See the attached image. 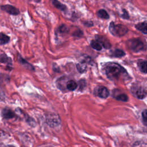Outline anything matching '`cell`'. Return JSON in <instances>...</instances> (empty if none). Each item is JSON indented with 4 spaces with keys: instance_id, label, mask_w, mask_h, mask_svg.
Instances as JSON below:
<instances>
[{
    "instance_id": "1",
    "label": "cell",
    "mask_w": 147,
    "mask_h": 147,
    "mask_svg": "<svg viewBox=\"0 0 147 147\" xmlns=\"http://www.w3.org/2000/svg\"><path fill=\"white\" fill-rule=\"evenodd\" d=\"M105 70L107 76L113 80L125 79L129 76L124 68L118 63L114 62H110L106 64Z\"/></svg>"
},
{
    "instance_id": "2",
    "label": "cell",
    "mask_w": 147,
    "mask_h": 147,
    "mask_svg": "<svg viewBox=\"0 0 147 147\" xmlns=\"http://www.w3.org/2000/svg\"><path fill=\"white\" fill-rule=\"evenodd\" d=\"M110 33L115 36L121 37L124 36L127 32V28L122 24H115L114 22H111L109 26Z\"/></svg>"
},
{
    "instance_id": "3",
    "label": "cell",
    "mask_w": 147,
    "mask_h": 147,
    "mask_svg": "<svg viewBox=\"0 0 147 147\" xmlns=\"http://www.w3.org/2000/svg\"><path fill=\"white\" fill-rule=\"evenodd\" d=\"M127 45L130 49L134 52H138L145 49V43L140 38H134L128 41Z\"/></svg>"
},
{
    "instance_id": "4",
    "label": "cell",
    "mask_w": 147,
    "mask_h": 147,
    "mask_svg": "<svg viewBox=\"0 0 147 147\" xmlns=\"http://www.w3.org/2000/svg\"><path fill=\"white\" fill-rule=\"evenodd\" d=\"M46 122L50 127H55L60 124L61 119L57 114L49 113L46 115Z\"/></svg>"
},
{
    "instance_id": "5",
    "label": "cell",
    "mask_w": 147,
    "mask_h": 147,
    "mask_svg": "<svg viewBox=\"0 0 147 147\" xmlns=\"http://www.w3.org/2000/svg\"><path fill=\"white\" fill-rule=\"evenodd\" d=\"M131 93L135 97L140 99H144L147 94L146 90L142 87L139 86H134L131 88Z\"/></svg>"
},
{
    "instance_id": "6",
    "label": "cell",
    "mask_w": 147,
    "mask_h": 147,
    "mask_svg": "<svg viewBox=\"0 0 147 147\" xmlns=\"http://www.w3.org/2000/svg\"><path fill=\"white\" fill-rule=\"evenodd\" d=\"M1 8L2 10L13 16H17L20 14L19 10L17 7L10 5H2L1 6Z\"/></svg>"
},
{
    "instance_id": "7",
    "label": "cell",
    "mask_w": 147,
    "mask_h": 147,
    "mask_svg": "<svg viewBox=\"0 0 147 147\" xmlns=\"http://www.w3.org/2000/svg\"><path fill=\"white\" fill-rule=\"evenodd\" d=\"M95 94L100 98H106L109 95V91L106 87L104 86H99L95 89Z\"/></svg>"
},
{
    "instance_id": "8",
    "label": "cell",
    "mask_w": 147,
    "mask_h": 147,
    "mask_svg": "<svg viewBox=\"0 0 147 147\" xmlns=\"http://www.w3.org/2000/svg\"><path fill=\"white\" fill-rule=\"evenodd\" d=\"M9 78L8 75L3 74H0V99L4 100L5 93L2 90V86L4 85L5 82H7Z\"/></svg>"
},
{
    "instance_id": "9",
    "label": "cell",
    "mask_w": 147,
    "mask_h": 147,
    "mask_svg": "<svg viewBox=\"0 0 147 147\" xmlns=\"http://www.w3.org/2000/svg\"><path fill=\"white\" fill-rule=\"evenodd\" d=\"M0 62L6 64L8 67H10V69L12 67V60L11 59L7 56L5 53L0 54Z\"/></svg>"
},
{
    "instance_id": "10",
    "label": "cell",
    "mask_w": 147,
    "mask_h": 147,
    "mask_svg": "<svg viewBox=\"0 0 147 147\" xmlns=\"http://www.w3.org/2000/svg\"><path fill=\"white\" fill-rule=\"evenodd\" d=\"M2 116L5 119H11L16 116L14 111L9 109L5 108L2 111Z\"/></svg>"
},
{
    "instance_id": "11",
    "label": "cell",
    "mask_w": 147,
    "mask_h": 147,
    "mask_svg": "<svg viewBox=\"0 0 147 147\" xmlns=\"http://www.w3.org/2000/svg\"><path fill=\"white\" fill-rule=\"evenodd\" d=\"M18 61L20 62V63L21 64H22L26 69H28L33 71H34L35 69H34V67L31 64L29 63L26 60L24 59L21 56H20V55L18 56Z\"/></svg>"
},
{
    "instance_id": "12",
    "label": "cell",
    "mask_w": 147,
    "mask_h": 147,
    "mask_svg": "<svg viewBox=\"0 0 147 147\" xmlns=\"http://www.w3.org/2000/svg\"><path fill=\"white\" fill-rule=\"evenodd\" d=\"M51 1L52 2V4L57 9L63 11H65L67 10V6L65 5L60 3L58 0H51Z\"/></svg>"
},
{
    "instance_id": "13",
    "label": "cell",
    "mask_w": 147,
    "mask_h": 147,
    "mask_svg": "<svg viewBox=\"0 0 147 147\" xmlns=\"http://www.w3.org/2000/svg\"><path fill=\"white\" fill-rule=\"evenodd\" d=\"M76 68L80 73L86 72L87 69V62L86 60H82L76 64Z\"/></svg>"
},
{
    "instance_id": "14",
    "label": "cell",
    "mask_w": 147,
    "mask_h": 147,
    "mask_svg": "<svg viewBox=\"0 0 147 147\" xmlns=\"http://www.w3.org/2000/svg\"><path fill=\"white\" fill-rule=\"evenodd\" d=\"M137 30L142 32L144 34H147V22H142L137 24L136 25Z\"/></svg>"
},
{
    "instance_id": "15",
    "label": "cell",
    "mask_w": 147,
    "mask_h": 147,
    "mask_svg": "<svg viewBox=\"0 0 147 147\" xmlns=\"http://www.w3.org/2000/svg\"><path fill=\"white\" fill-rule=\"evenodd\" d=\"M138 66L140 70L143 73H147V61L141 60L138 62Z\"/></svg>"
},
{
    "instance_id": "16",
    "label": "cell",
    "mask_w": 147,
    "mask_h": 147,
    "mask_svg": "<svg viewBox=\"0 0 147 147\" xmlns=\"http://www.w3.org/2000/svg\"><path fill=\"white\" fill-rule=\"evenodd\" d=\"M97 41H98L102 44V45H103L106 49H109L111 47V44L109 42V41L107 40H106V38H105L103 37L98 36Z\"/></svg>"
},
{
    "instance_id": "17",
    "label": "cell",
    "mask_w": 147,
    "mask_h": 147,
    "mask_svg": "<svg viewBox=\"0 0 147 147\" xmlns=\"http://www.w3.org/2000/svg\"><path fill=\"white\" fill-rule=\"evenodd\" d=\"M78 87V84L73 80H71L67 82L66 84L67 88L69 91L75 90Z\"/></svg>"
},
{
    "instance_id": "18",
    "label": "cell",
    "mask_w": 147,
    "mask_h": 147,
    "mask_svg": "<svg viewBox=\"0 0 147 147\" xmlns=\"http://www.w3.org/2000/svg\"><path fill=\"white\" fill-rule=\"evenodd\" d=\"M10 41V37L3 33H0V44L4 45Z\"/></svg>"
},
{
    "instance_id": "19",
    "label": "cell",
    "mask_w": 147,
    "mask_h": 147,
    "mask_svg": "<svg viewBox=\"0 0 147 147\" xmlns=\"http://www.w3.org/2000/svg\"><path fill=\"white\" fill-rule=\"evenodd\" d=\"M91 46L95 50L100 51L102 49V44L97 40H92L91 42Z\"/></svg>"
},
{
    "instance_id": "20",
    "label": "cell",
    "mask_w": 147,
    "mask_h": 147,
    "mask_svg": "<svg viewBox=\"0 0 147 147\" xmlns=\"http://www.w3.org/2000/svg\"><path fill=\"white\" fill-rule=\"evenodd\" d=\"M97 15L99 17L103 18V19H108L109 18V16L108 13L104 9L99 10L97 13Z\"/></svg>"
},
{
    "instance_id": "21",
    "label": "cell",
    "mask_w": 147,
    "mask_h": 147,
    "mask_svg": "<svg viewBox=\"0 0 147 147\" xmlns=\"http://www.w3.org/2000/svg\"><path fill=\"white\" fill-rule=\"evenodd\" d=\"M115 99L118 100H121L123 102H127L128 100V96L125 94H118L117 96H114Z\"/></svg>"
},
{
    "instance_id": "22",
    "label": "cell",
    "mask_w": 147,
    "mask_h": 147,
    "mask_svg": "<svg viewBox=\"0 0 147 147\" xmlns=\"http://www.w3.org/2000/svg\"><path fill=\"white\" fill-rule=\"evenodd\" d=\"M125 55V53L121 49H115L113 53V56L117 57H121Z\"/></svg>"
},
{
    "instance_id": "23",
    "label": "cell",
    "mask_w": 147,
    "mask_h": 147,
    "mask_svg": "<svg viewBox=\"0 0 147 147\" xmlns=\"http://www.w3.org/2000/svg\"><path fill=\"white\" fill-rule=\"evenodd\" d=\"M59 31L61 33H65L68 32V29L65 25H62L59 27Z\"/></svg>"
},
{
    "instance_id": "24",
    "label": "cell",
    "mask_w": 147,
    "mask_h": 147,
    "mask_svg": "<svg viewBox=\"0 0 147 147\" xmlns=\"http://www.w3.org/2000/svg\"><path fill=\"white\" fill-rule=\"evenodd\" d=\"M26 122L29 123V125H30L32 126H34L35 125V121L33 120V118H31L30 117H28V118H26Z\"/></svg>"
},
{
    "instance_id": "25",
    "label": "cell",
    "mask_w": 147,
    "mask_h": 147,
    "mask_svg": "<svg viewBox=\"0 0 147 147\" xmlns=\"http://www.w3.org/2000/svg\"><path fill=\"white\" fill-rule=\"evenodd\" d=\"M142 117L145 122H147V110H144L142 112Z\"/></svg>"
},
{
    "instance_id": "26",
    "label": "cell",
    "mask_w": 147,
    "mask_h": 147,
    "mask_svg": "<svg viewBox=\"0 0 147 147\" xmlns=\"http://www.w3.org/2000/svg\"><path fill=\"white\" fill-rule=\"evenodd\" d=\"M123 10V14L122 15V17L123 18H125V19H127L129 18V14H127V11L125 10Z\"/></svg>"
},
{
    "instance_id": "27",
    "label": "cell",
    "mask_w": 147,
    "mask_h": 147,
    "mask_svg": "<svg viewBox=\"0 0 147 147\" xmlns=\"http://www.w3.org/2000/svg\"><path fill=\"white\" fill-rule=\"evenodd\" d=\"M31 1H34L36 2H40L41 1V0H31Z\"/></svg>"
},
{
    "instance_id": "28",
    "label": "cell",
    "mask_w": 147,
    "mask_h": 147,
    "mask_svg": "<svg viewBox=\"0 0 147 147\" xmlns=\"http://www.w3.org/2000/svg\"><path fill=\"white\" fill-rule=\"evenodd\" d=\"M12 147H13V146H12Z\"/></svg>"
}]
</instances>
